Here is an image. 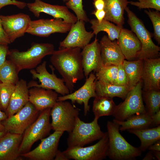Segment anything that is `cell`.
<instances>
[{
	"label": "cell",
	"instance_id": "1",
	"mask_svg": "<svg viewBox=\"0 0 160 160\" xmlns=\"http://www.w3.org/2000/svg\"><path fill=\"white\" fill-rule=\"evenodd\" d=\"M81 49L68 48L54 51L50 61L62 76L70 93L74 90V84L84 78Z\"/></svg>",
	"mask_w": 160,
	"mask_h": 160
},
{
	"label": "cell",
	"instance_id": "2",
	"mask_svg": "<svg viewBox=\"0 0 160 160\" xmlns=\"http://www.w3.org/2000/svg\"><path fill=\"white\" fill-rule=\"evenodd\" d=\"M119 126L113 121L107 122V156L113 160H130L140 156L142 151L139 148L133 146L127 141L119 132Z\"/></svg>",
	"mask_w": 160,
	"mask_h": 160
},
{
	"label": "cell",
	"instance_id": "3",
	"mask_svg": "<svg viewBox=\"0 0 160 160\" xmlns=\"http://www.w3.org/2000/svg\"><path fill=\"white\" fill-rule=\"evenodd\" d=\"M54 51V46L52 44L33 43L26 51H20L15 49L9 50L7 56L9 60L16 65L19 72L22 70L36 68L44 57L52 55Z\"/></svg>",
	"mask_w": 160,
	"mask_h": 160
},
{
	"label": "cell",
	"instance_id": "4",
	"mask_svg": "<svg viewBox=\"0 0 160 160\" xmlns=\"http://www.w3.org/2000/svg\"><path fill=\"white\" fill-rule=\"evenodd\" d=\"M128 18V23L131 31L136 35L141 44V49L137 58L143 60L158 58L160 47L156 45L152 39L150 33L142 21L127 7L125 10Z\"/></svg>",
	"mask_w": 160,
	"mask_h": 160
},
{
	"label": "cell",
	"instance_id": "5",
	"mask_svg": "<svg viewBox=\"0 0 160 160\" xmlns=\"http://www.w3.org/2000/svg\"><path fill=\"white\" fill-rule=\"evenodd\" d=\"M98 120L94 118L91 122L86 123L78 117L73 129L68 133V148L83 147L100 139L105 132L101 130Z\"/></svg>",
	"mask_w": 160,
	"mask_h": 160
},
{
	"label": "cell",
	"instance_id": "6",
	"mask_svg": "<svg viewBox=\"0 0 160 160\" xmlns=\"http://www.w3.org/2000/svg\"><path fill=\"white\" fill-rule=\"evenodd\" d=\"M51 108L41 111L36 120L24 131L19 148L20 155L30 151L35 142L49 134L52 129L49 121Z\"/></svg>",
	"mask_w": 160,
	"mask_h": 160
},
{
	"label": "cell",
	"instance_id": "7",
	"mask_svg": "<svg viewBox=\"0 0 160 160\" xmlns=\"http://www.w3.org/2000/svg\"><path fill=\"white\" fill-rule=\"evenodd\" d=\"M80 110L66 100L57 101L51 110L52 129L54 131L70 132L74 127Z\"/></svg>",
	"mask_w": 160,
	"mask_h": 160
},
{
	"label": "cell",
	"instance_id": "8",
	"mask_svg": "<svg viewBox=\"0 0 160 160\" xmlns=\"http://www.w3.org/2000/svg\"><path fill=\"white\" fill-rule=\"evenodd\" d=\"M142 87L141 80L130 90L124 101L116 105L112 115L114 119L124 121L133 115L146 113L142 96Z\"/></svg>",
	"mask_w": 160,
	"mask_h": 160
},
{
	"label": "cell",
	"instance_id": "9",
	"mask_svg": "<svg viewBox=\"0 0 160 160\" xmlns=\"http://www.w3.org/2000/svg\"><path fill=\"white\" fill-rule=\"evenodd\" d=\"M47 62L44 61L36 67V69L30 71L33 78L38 79L40 83L31 81L28 84V88L34 87H41L54 90L57 93L64 96L70 93L69 90L65 84L63 79L58 78L54 73V68L51 66L52 74L49 73L46 68Z\"/></svg>",
	"mask_w": 160,
	"mask_h": 160
},
{
	"label": "cell",
	"instance_id": "10",
	"mask_svg": "<svg viewBox=\"0 0 160 160\" xmlns=\"http://www.w3.org/2000/svg\"><path fill=\"white\" fill-rule=\"evenodd\" d=\"M39 112L29 101L21 109L7 117L2 123L6 131L23 135L27 128L37 119Z\"/></svg>",
	"mask_w": 160,
	"mask_h": 160
},
{
	"label": "cell",
	"instance_id": "11",
	"mask_svg": "<svg viewBox=\"0 0 160 160\" xmlns=\"http://www.w3.org/2000/svg\"><path fill=\"white\" fill-rule=\"evenodd\" d=\"M107 132L95 144L86 147L67 148L63 151L69 159L102 160L106 158L108 144Z\"/></svg>",
	"mask_w": 160,
	"mask_h": 160
},
{
	"label": "cell",
	"instance_id": "12",
	"mask_svg": "<svg viewBox=\"0 0 160 160\" xmlns=\"http://www.w3.org/2000/svg\"><path fill=\"white\" fill-rule=\"evenodd\" d=\"M72 24L61 18L31 20L26 33L40 37H48L55 33H67Z\"/></svg>",
	"mask_w": 160,
	"mask_h": 160
},
{
	"label": "cell",
	"instance_id": "13",
	"mask_svg": "<svg viewBox=\"0 0 160 160\" xmlns=\"http://www.w3.org/2000/svg\"><path fill=\"white\" fill-rule=\"evenodd\" d=\"M63 132L54 131L46 138L41 140V143L31 151L21 154L23 156L31 160L54 159L58 150V144Z\"/></svg>",
	"mask_w": 160,
	"mask_h": 160
},
{
	"label": "cell",
	"instance_id": "14",
	"mask_svg": "<svg viewBox=\"0 0 160 160\" xmlns=\"http://www.w3.org/2000/svg\"><path fill=\"white\" fill-rule=\"evenodd\" d=\"M0 17L3 30L11 43L24 35L31 20L29 15L22 13L0 15Z\"/></svg>",
	"mask_w": 160,
	"mask_h": 160
},
{
	"label": "cell",
	"instance_id": "15",
	"mask_svg": "<svg viewBox=\"0 0 160 160\" xmlns=\"http://www.w3.org/2000/svg\"><path fill=\"white\" fill-rule=\"evenodd\" d=\"M29 10L36 17L44 12L54 18H61L65 21L73 24L77 21L76 17L71 12L66 6L51 4L41 0H35L32 3H27Z\"/></svg>",
	"mask_w": 160,
	"mask_h": 160
},
{
	"label": "cell",
	"instance_id": "16",
	"mask_svg": "<svg viewBox=\"0 0 160 160\" xmlns=\"http://www.w3.org/2000/svg\"><path fill=\"white\" fill-rule=\"evenodd\" d=\"M95 75L91 73L86 78L85 82L80 88L72 93L58 97L57 101L70 100L72 104L77 103L84 104V115L86 116L89 111V101L92 97L96 96L95 92Z\"/></svg>",
	"mask_w": 160,
	"mask_h": 160
},
{
	"label": "cell",
	"instance_id": "17",
	"mask_svg": "<svg viewBox=\"0 0 160 160\" xmlns=\"http://www.w3.org/2000/svg\"><path fill=\"white\" fill-rule=\"evenodd\" d=\"M85 22L77 20L73 24L66 38L60 43L59 49L79 47L83 49L89 43L94 34L85 28Z\"/></svg>",
	"mask_w": 160,
	"mask_h": 160
},
{
	"label": "cell",
	"instance_id": "18",
	"mask_svg": "<svg viewBox=\"0 0 160 160\" xmlns=\"http://www.w3.org/2000/svg\"><path fill=\"white\" fill-rule=\"evenodd\" d=\"M141 77L143 90H160V58L143 60Z\"/></svg>",
	"mask_w": 160,
	"mask_h": 160
},
{
	"label": "cell",
	"instance_id": "19",
	"mask_svg": "<svg viewBox=\"0 0 160 160\" xmlns=\"http://www.w3.org/2000/svg\"><path fill=\"white\" fill-rule=\"evenodd\" d=\"M81 54L84 74L87 78L92 71H97L102 62L99 43L96 37L82 49Z\"/></svg>",
	"mask_w": 160,
	"mask_h": 160
},
{
	"label": "cell",
	"instance_id": "20",
	"mask_svg": "<svg viewBox=\"0 0 160 160\" xmlns=\"http://www.w3.org/2000/svg\"><path fill=\"white\" fill-rule=\"evenodd\" d=\"M102 62L105 65H118L125 59L117 41H112L106 35L99 42Z\"/></svg>",
	"mask_w": 160,
	"mask_h": 160
},
{
	"label": "cell",
	"instance_id": "21",
	"mask_svg": "<svg viewBox=\"0 0 160 160\" xmlns=\"http://www.w3.org/2000/svg\"><path fill=\"white\" fill-rule=\"evenodd\" d=\"M29 100L39 111L51 108L57 102L58 93L53 90L34 87L29 89Z\"/></svg>",
	"mask_w": 160,
	"mask_h": 160
},
{
	"label": "cell",
	"instance_id": "22",
	"mask_svg": "<svg viewBox=\"0 0 160 160\" xmlns=\"http://www.w3.org/2000/svg\"><path fill=\"white\" fill-rule=\"evenodd\" d=\"M117 42L125 59L130 60L137 58L141 49V44L131 31L122 28Z\"/></svg>",
	"mask_w": 160,
	"mask_h": 160
},
{
	"label": "cell",
	"instance_id": "23",
	"mask_svg": "<svg viewBox=\"0 0 160 160\" xmlns=\"http://www.w3.org/2000/svg\"><path fill=\"white\" fill-rule=\"evenodd\" d=\"M22 135L7 132L0 138V160H16L21 156L19 148Z\"/></svg>",
	"mask_w": 160,
	"mask_h": 160
},
{
	"label": "cell",
	"instance_id": "24",
	"mask_svg": "<svg viewBox=\"0 0 160 160\" xmlns=\"http://www.w3.org/2000/svg\"><path fill=\"white\" fill-rule=\"evenodd\" d=\"M29 89L26 81L24 79L19 80L16 84L5 111L7 117L18 111L29 101Z\"/></svg>",
	"mask_w": 160,
	"mask_h": 160
},
{
	"label": "cell",
	"instance_id": "25",
	"mask_svg": "<svg viewBox=\"0 0 160 160\" xmlns=\"http://www.w3.org/2000/svg\"><path fill=\"white\" fill-rule=\"evenodd\" d=\"M104 0L105 3L104 9L105 12L104 19L123 28L124 12L129 4L128 0Z\"/></svg>",
	"mask_w": 160,
	"mask_h": 160
},
{
	"label": "cell",
	"instance_id": "26",
	"mask_svg": "<svg viewBox=\"0 0 160 160\" xmlns=\"http://www.w3.org/2000/svg\"><path fill=\"white\" fill-rule=\"evenodd\" d=\"M95 88L96 96L117 97L123 100L130 90L127 85H118L96 79Z\"/></svg>",
	"mask_w": 160,
	"mask_h": 160
},
{
	"label": "cell",
	"instance_id": "27",
	"mask_svg": "<svg viewBox=\"0 0 160 160\" xmlns=\"http://www.w3.org/2000/svg\"><path fill=\"white\" fill-rule=\"evenodd\" d=\"M113 121L119 125L121 131L143 129L153 126L151 116L147 113L133 115L124 121L114 119Z\"/></svg>",
	"mask_w": 160,
	"mask_h": 160
},
{
	"label": "cell",
	"instance_id": "28",
	"mask_svg": "<svg viewBox=\"0 0 160 160\" xmlns=\"http://www.w3.org/2000/svg\"><path fill=\"white\" fill-rule=\"evenodd\" d=\"M128 130L140 139L141 144L139 148L142 152L145 151L150 146L160 140V125L152 128Z\"/></svg>",
	"mask_w": 160,
	"mask_h": 160
},
{
	"label": "cell",
	"instance_id": "29",
	"mask_svg": "<svg viewBox=\"0 0 160 160\" xmlns=\"http://www.w3.org/2000/svg\"><path fill=\"white\" fill-rule=\"evenodd\" d=\"M122 64L127 77V85L131 89L141 80L143 60L137 59L130 61L125 59Z\"/></svg>",
	"mask_w": 160,
	"mask_h": 160
},
{
	"label": "cell",
	"instance_id": "30",
	"mask_svg": "<svg viewBox=\"0 0 160 160\" xmlns=\"http://www.w3.org/2000/svg\"><path fill=\"white\" fill-rule=\"evenodd\" d=\"M94 98L92 111L95 118L98 119L102 116L113 115L116 106L113 98L99 96Z\"/></svg>",
	"mask_w": 160,
	"mask_h": 160
},
{
	"label": "cell",
	"instance_id": "31",
	"mask_svg": "<svg viewBox=\"0 0 160 160\" xmlns=\"http://www.w3.org/2000/svg\"><path fill=\"white\" fill-rule=\"evenodd\" d=\"M89 22L91 25V28L92 29L94 35L96 36L101 31L105 32L108 38L112 41L118 39L122 28L104 19L100 23L95 19H91Z\"/></svg>",
	"mask_w": 160,
	"mask_h": 160
},
{
	"label": "cell",
	"instance_id": "32",
	"mask_svg": "<svg viewBox=\"0 0 160 160\" xmlns=\"http://www.w3.org/2000/svg\"><path fill=\"white\" fill-rule=\"evenodd\" d=\"M19 72L16 65L10 60H7L0 66V81L15 85L19 81Z\"/></svg>",
	"mask_w": 160,
	"mask_h": 160
},
{
	"label": "cell",
	"instance_id": "33",
	"mask_svg": "<svg viewBox=\"0 0 160 160\" xmlns=\"http://www.w3.org/2000/svg\"><path fill=\"white\" fill-rule=\"evenodd\" d=\"M142 96L147 113L151 116L160 110V90H143Z\"/></svg>",
	"mask_w": 160,
	"mask_h": 160
},
{
	"label": "cell",
	"instance_id": "34",
	"mask_svg": "<svg viewBox=\"0 0 160 160\" xmlns=\"http://www.w3.org/2000/svg\"><path fill=\"white\" fill-rule=\"evenodd\" d=\"M118 65H103L102 62L96 72V79L115 84L118 75Z\"/></svg>",
	"mask_w": 160,
	"mask_h": 160
},
{
	"label": "cell",
	"instance_id": "35",
	"mask_svg": "<svg viewBox=\"0 0 160 160\" xmlns=\"http://www.w3.org/2000/svg\"><path fill=\"white\" fill-rule=\"evenodd\" d=\"M15 85L0 81V108L5 112L8 105Z\"/></svg>",
	"mask_w": 160,
	"mask_h": 160
},
{
	"label": "cell",
	"instance_id": "36",
	"mask_svg": "<svg viewBox=\"0 0 160 160\" xmlns=\"http://www.w3.org/2000/svg\"><path fill=\"white\" fill-rule=\"evenodd\" d=\"M65 4L68 8L71 9L74 12L77 20H82L85 22L89 21L83 9L82 0H69Z\"/></svg>",
	"mask_w": 160,
	"mask_h": 160
},
{
	"label": "cell",
	"instance_id": "37",
	"mask_svg": "<svg viewBox=\"0 0 160 160\" xmlns=\"http://www.w3.org/2000/svg\"><path fill=\"white\" fill-rule=\"evenodd\" d=\"M144 12L151 20L153 26V36L158 44H160V13L157 10H145Z\"/></svg>",
	"mask_w": 160,
	"mask_h": 160
},
{
	"label": "cell",
	"instance_id": "38",
	"mask_svg": "<svg viewBox=\"0 0 160 160\" xmlns=\"http://www.w3.org/2000/svg\"><path fill=\"white\" fill-rule=\"evenodd\" d=\"M137 1H129V4L140 9H153L160 11V0H137Z\"/></svg>",
	"mask_w": 160,
	"mask_h": 160
},
{
	"label": "cell",
	"instance_id": "39",
	"mask_svg": "<svg viewBox=\"0 0 160 160\" xmlns=\"http://www.w3.org/2000/svg\"><path fill=\"white\" fill-rule=\"evenodd\" d=\"M118 71L114 84L119 86L127 85V79L122 63L118 65Z\"/></svg>",
	"mask_w": 160,
	"mask_h": 160
},
{
	"label": "cell",
	"instance_id": "40",
	"mask_svg": "<svg viewBox=\"0 0 160 160\" xmlns=\"http://www.w3.org/2000/svg\"><path fill=\"white\" fill-rule=\"evenodd\" d=\"M10 5H14L22 9L27 6V3L17 0H0V10L3 7Z\"/></svg>",
	"mask_w": 160,
	"mask_h": 160
},
{
	"label": "cell",
	"instance_id": "41",
	"mask_svg": "<svg viewBox=\"0 0 160 160\" xmlns=\"http://www.w3.org/2000/svg\"><path fill=\"white\" fill-rule=\"evenodd\" d=\"M9 51L7 44H0V66L6 60V57L8 54Z\"/></svg>",
	"mask_w": 160,
	"mask_h": 160
},
{
	"label": "cell",
	"instance_id": "42",
	"mask_svg": "<svg viewBox=\"0 0 160 160\" xmlns=\"http://www.w3.org/2000/svg\"><path fill=\"white\" fill-rule=\"evenodd\" d=\"M10 43L3 30L0 17V44L8 45Z\"/></svg>",
	"mask_w": 160,
	"mask_h": 160
},
{
	"label": "cell",
	"instance_id": "43",
	"mask_svg": "<svg viewBox=\"0 0 160 160\" xmlns=\"http://www.w3.org/2000/svg\"><path fill=\"white\" fill-rule=\"evenodd\" d=\"M92 14L95 15L98 22L100 23L104 19L105 15V12L104 9H95L92 13Z\"/></svg>",
	"mask_w": 160,
	"mask_h": 160
},
{
	"label": "cell",
	"instance_id": "44",
	"mask_svg": "<svg viewBox=\"0 0 160 160\" xmlns=\"http://www.w3.org/2000/svg\"><path fill=\"white\" fill-rule=\"evenodd\" d=\"M153 125L157 126L160 124V110L151 116Z\"/></svg>",
	"mask_w": 160,
	"mask_h": 160
},
{
	"label": "cell",
	"instance_id": "45",
	"mask_svg": "<svg viewBox=\"0 0 160 160\" xmlns=\"http://www.w3.org/2000/svg\"><path fill=\"white\" fill-rule=\"evenodd\" d=\"M93 4L95 9H103L105 8V3L104 0H93Z\"/></svg>",
	"mask_w": 160,
	"mask_h": 160
},
{
	"label": "cell",
	"instance_id": "46",
	"mask_svg": "<svg viewBox=\"0 0 160 160\" xmlns=\"http://www.w3.org/2000/svg\"><path fill=\"white\" fill-rule=\"evenodd\" d=\"M7 117V116L5 112L1 111L0 108V132L6 131L2 122Z\"/></svg>",
	"mask_w": 160,
	"mask_h": 160
},
{
	"label": "cell",
	"instance_id": "47",
	"mask_svg": "<svg viewBox=\"0 0 160 160\" xmlns=\"http://www.w3.org/2000/svg\"><path fill=\"white\" fill-rule=\"evenodd\" d=\"M55 160H68L69 159L63 151L57 150L54 159Z\"/></svg>",
	"mask_w": 160,
	"mask_h": 160
},
{
	"label": "cell",
	"instance_id": "48",
	"mask_svg": "<svg viewBox=\"0 0 160 160\" xmlns=\"http://www.w3.org/2000/svg\"><path fill=\"white\" fill-rule=\"evenodd\" d=\"M148 149L151 151H160V140L155 142L148 148Z\"/></svg>",
	"mask_w": 160,
	"mask_h": 160
},
{
	"label": "cell",
	"instance_id": "49",
	"mask_svg": "<svg viewBox=\"0 0 160 160\" xmlns=\"http://www.w3.org/2000/svg\"><path fill=\"white\" fill-rule=\"evenodd\" d=\"M156 159L152 151L148 152L143 159V160H151Z\"/></svg>",
	"mask_w": 160,
	"mask_h": 160
},
{
	"label": "cell",
	"instance_id": "50",
	"mask_svg": "<svg viewBox=\"0 0 160 160\" xmlns=\"http://www.w3.org/2000/svg\"><path fill=\"white\" fill-rule=\"evenodd\" d=\"M155 157L158 160H160V151H152Z\"/></svg>",
	"mask_w": 160,
	"mask_h": 160
},
{
	"label": "cell",
	"instance_id": "51",
	"mask_svg": "<svg viewBox=\"0 0 160 160\" xmlns=\"http://www.w3.org/2000/svg\"><path fill=\"white\" fill-rule=\"evenodd\" d=\"M7 132V131L0 132V138L4 135Z\"/></svg>",
	"mask_w": 160,
	"mask_h": 160
},
{
	"label": "cell",
	"instance_id": "52",
	"mask_svg": "<svg viewBox=\"0 0 160 160\" xmlns=\"http://www.w3.org/2000/svg\"><path fill=\"white\" fill-rule=\"evenodd\" d=\"M64 1H67L69 0H63Z\"/></svg>",
	"mask_w": 160,
	"mask_h": 160
}]
</instances>
